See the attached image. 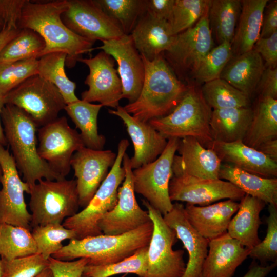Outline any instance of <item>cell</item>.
Listing matches in <instances>:
<instances>
[{"instance_id": "6f0895ef", "label": "cell", "mask_w": 277, "mask_h": 277, "mask_svg": "<svg viewBox=\"0 0 277 277\" xmlns=\"http://www.w3.org/2000/svg\"><path fill=\"white\" fill-rule=\"evenodd\" d=\"M5 95L0 94V144L6 146L7 145V143L5 136L3 128L2 126V121H1V113L2 110L5 105Z\"/></svg>"}, {"instance_id": "4fadbf2b", "label": "cell", "mask_w": 277, "mask_h": 277, "mask_svg": "<svg viewBox=\"0 0 277 277\" xmlns=\"http://www.w3.org/2000/svg\"><path fill=\"white\" fill-rule=\"evenodd\" d=\"M0 224L22 227L30 230L31 215L27 209L24 192L29 186L22 181L8 149L0 144Z\"/></svg>"}, {"instance_id": "7c38bea8", "label": "cell", "mask_w": 277, "mask_h": 277, "mask_svg": "<svg viewBox=\"0 0 277 277\" xmlns=\"http://www.w3.org/2000/svg\"><path fill=\"white\" fill-rule=\"evenodd\" d=\"M125 171L122 186L117 190V202L115 207L98 221V226L104 234L121 235L134 230L151 221L148 211L138 205L133 184L132 169L130 157L125 153L122 161Z\"/></svg>"}, {"instance_id": "f907efd6", "label": "cell", "mask_w": 277, "mask_h": 277, "mask_svg": "<svg viewBox=\"0 0 277 277\" xmlns=\"http://www.w3.org/2000/svg\"><path fill=\"white\" fill-rule=\"evenodd\" d=\"M268 2L263 11L260 38L269 37L277 32V1Z\"/></svg>"}, {"instance_id": "f1b7e54d", "label": "cell", "mask_w": 277, "mask_h": 277, "mask_svg": "<svg viewBox=\"0 0 277 277\" xmlns=\"http://www.w3.org/2000/svg\"><path fill=\"white\" fill-rule=\"evenodd\" d=\"M253 111L249 107L212 110L209 127L213 141L231 143L244 140Z\"/></svg>"}, {"instance_id": "f546056e", "label": "cell", "mask_w": 277, "mask_h": 277, "mask_svg": "<svg viewBox=\"0 0 277 277\" xmlns=\"http://www.w3.org/2000/svg\"><path fill=\"white\" fill-rule=\"evenodd\" d=\"M268 0L241 1V11L231 43L232 56L248 52L259 39Z\"/></svg>"}, {"instance_id": "681fc988", "label": "cell", "mask_w": 277, "mask_h": 277, "mask_svg": "<svg viewBox=\"0 0 277 277\" xmlns=\"http://www.w3.org/2000/svg\"><path fill=\"white\" fill-rule=\"evenodd\" d=\"M264 97L277 98V68H265L256 90Z\"/></svg>"}, {"instance_id": "3957f363", "label": "cell", "mask_w": 277, "mask_h": 277, "mask_svg": "<svg viewBox=\"0 0 277 277\" xmlns=\"http://www.w3.org/2000/svg\"><path fill=\"white\" fill-rule=\"evenodd\" d=\"M1 121L16 167L29 188L43 179L64 180L39 156L36 134L37 127L27 113L14 105L5 104Z\"/></svg>"}, {"instance_id": "9f6ffc18", "label": "cell", "mask_w": 277, "mask_h": 277, "mask_svg": "<svg viewBox=\"0 0 277 277\" xmlns=\"http://www.w3.org/2000/svg\"><path fill=\"white\" fill-rule=\"evenodd\" d=\"M258 150L277 162V139H274L263 144Z\"/></svg>"}, {"instance_id": "7bdbcfd3", "label": "cell", "mask_w": 277, "mask_h": 277, "mask_svg": "<svg viewBox=\"0 0 277 277\" xmlns=\"http://www.w3.org/2000/svg\"><path fill=\"white\" fill-rule=\"evenodd\" d=\"M38 59L0 63V94L5 95L30 76L37 74Z\"/></svg>"}, {"instance_id": "680465c9", "label": "cell", "mask_w": 277, "mask_h": 277, "mask_svg": "<svg viewBox=\"0 0 277 277\" xmlns=\"http://www.w3.org/2000/svg\"><path fill=\"white\" fill-rule=\"evenodd\" d=\"M35 277H53L51 269L48 267Z\"/></svg>"}, {"instance_id": "8d00e7d4", "label": "cell", "mask_w": 277, "mask_h": 277, "mask_svg": "<svg viewBox=\"0 0 277 277\" xmlns=\"http://www.w3.org/2000/svg\"><path fill=\"white\" fill-rule=\"evenodd\" d=\"M201 91L211 109H221L248 107L250 98L221 78L205 83Z\"/></svg>"}, {"instance_id": "60d3db41", "label": "cell", "mask_w": 277, "mask_h": 277, "mask_svg": "<svg viewBox=\"0 0 277 277\" xmlns=\"http://www.w3.org/2000/svg\"><path fill=\"white\" fill-rule=\"evenodd\" d=\"M32 235L35 242L37 253L48 260L63 247L62 242L67 239H76L75 232L62 224H48L33 227Z\"/></svg>"}, {"instance_id": "6125c7cd", "label": "cell", "mask_w": 277, "mask_h": 277, "mask_svg": "<svg viewBox=\"0 0 277 277\" xmlns=\"http://www.w3.org/2000/svg\"><path fill=\"white\" fill-rule=\"evenodd\" d=\"M1 174H2V169H1V165H0V176L1 175Z\"/></svg>"}, {"instance_id": "44dd1931", "label": "cell", "mask_w": 277, "mask_h": 277, "mask_svg": "<svg viewBox=\"0 0 277 277\" xmlns=\"http://www.w3.org/2000/svg\"><path fill=\"white\" fill-rule=\"evenodd\" d=\"M173 164V174L183 173L203 179H220L222 161L214 151L203 146L196 139H180Z\"/></svg>"}, {"instance_id": "5bb4252c", "label": "cell", "mask_w": 277, "mask_h": 277, "mask_svg": "<svg viewBox=\"0 0 277 277\" xmlns=\"http://www.w3.org/2000/svg\"><path fill=\"white\" fill-rule=\"evenodd\" d=\"M61 18L74 33L94 42L116 38L124 34L118 24L94 0H68V8Z\"/></svg>"}, {"instance_id": "83f0119b", "label": "cell", "mask_w": 277, "mask_h": 277, "mask_svg": "<svg viewBox=\"0 0 277 277\" xmlns=\"http://www.w3.org/2000/svg\"><path fill=\"white\" fill-rule=\"evenodd\" d=\"M266 205L263 201L245 194L229 223L228 234L249 249L258 244L261 241L258 231L262 223L260 214Z\"/></svg>"}, {"instance_id": "e0dca14e", "label": "cell", "mask_w": 277, "mask_h": 277, "mask_svg": "<svg viewBox=\"0 0 277 277\" xmlns=\"http://www.w3.org/2000/svg\"><path fill=\"white\" fill-rule=\"evenodd\" d=\"M78 62L86 64L89 70L84 82L88 89L81 93L82 100L116 109L123 98V89L113 57L102 50L93 57H82Z\"/></svg>"}, {"instance_id": "816d5d0a", "label": "cell", "mask_w": 277, "mask_h": 277, "mask_svg": "<svg viewBox=\"0 0 277 277\" xmlns=\"http://www.w3.org/2000/svg\"><path fill=\"white\" fill-rule=\"evenodd\" d=\"M19 10L16 0H0V33L8 24L16 23Z\"/></svg>"}, {"instance_id": "d4e9b609", "label": "cell", "mask_w": 277, "mask_h": 277, "mask_svg": "<svg viewBox=\"0 0 277 277\" xmlns=\"http://www.w3.org/2000/svg\"><path fill=\"white\" fill-rule=\"evenodd\" d=\"M239 206V203L228 199L205 206L187 203L184 210L191 225L200 234L210 241L227 232L229 223Z\"/></svg>"}, {"instance_id": "ba28073f", "label": "cell", "mask_w": 277, "mask_h": 277, "mask_svg": "<svg viewBox=\"0 0 277 277\" xmlns=\"http://www.w3.org/2000/svg\"><path fill=\"white\" fill-rule=\"evenodd\" d=\"M6 104L27 113L37 127L58 118L66 104L57 87L38 74L33 75L5 95Z\"/></svg>"}, {"instance_id": "db71d44e", "label": "cell", "mask_w": 277, "mask_h": 277, "mask_svg": "<svg viewBox=\"0 0 277 277\" xmlns=\"http://www.w3.org/2000/svg\"><path fill=\"white\" fill-rule=\"evenodd\" d=\"M277 266V261L271 264L261 265L253 260L243 277H266Z\"/></svg>"}, {"instance_id": "7402d4cb", "label": "cell", "mask_w": 277, "mask_h": 277, "mask_svg": "<svg viewBox=\"0 0 277 277\" xmlns=\"http://www.w3.org/2000/svg\"><path fill=\"white\" fill-rule=\"evenodd\" d=\"M163 216L166 224L175 231L188 252V260L182 277H199L207 255L209 241L191 225L182 204H173L171 210Z\"/></svg>"}, {"instance_id": "f35d334b", "label": "cell", "mask_w": 277, "mask_h": 277, "mask_svg": "<svg viewBox=\"0 0 277 277\" xmlns=\"http://www.w3.org/2000/svg\"><path fill=\"white\" fill-rule=\"evenodd\" d=\"M148 246L138 249L133 255L120 262L106 265L87 264L83 275L85 277H110L132 273L139 277L145 274L148 266Z\"/></svg>"}, {"instance_id": "836d02e7", "label": "cell", "mask_w": 277, "mask_h": 277, "mask_svg": "<svg viewBox=\"0 0 277 277\" xmlns=\"http://www.w3.org/2000/svg\"><path fill=\"white\" fill-rule=\"evenodd\" d=\"M241 7L239 0H210L209 25L219 44L232 43Z\"/></svg>"}, {"instance_id": "30bf717a", "label": "cell", "mask_w": 277, "mask_h": 277, "mask_svg": "<svg viewBox=\"0 0 277 277\" xmlns=\"http://www.w3.org/2000/svg\"><path fill=\"white\" fill-rule=\"evenodd\" d=\"M153 224V230L148 248V266L143 277H182L186 264L184 251L174 250L177 242L175 231L165 223L163 215L143 200Z\"/></svg>"}, {"instance_id": "277c9868", "label": "cell", "mask_w": 277, "mask_h": 277, "mask_svg": "<svg viewBox=\"0 0 277 277\" xmlns=\"http://www.w3.org/2000/svg\"><path fill=\"white\" fill-rule=\"evenodd\" d=\"M153 230L151 221L127 233L116 235L101 234L71 239L51 256L62 261L88 258V264L106 265L120 262L138 249L148 246Z\"/></svg>"}, {"instance_id": "d6986e66", "label": "cell", "mask_w": 277, "mask_h": 277, "mask_svg": "<svg viewBox=\"0 0 277 277\" xmlns=\"http://www.w3.org/2000/svg\"><path fill=\"white\" fill-rule=\"evenodd\" d=\"M116 154L110 150H96L85 146L73 155L70 165L76 177L79 205L86 207L113 166Z\"/></svg>"}, {"instance_id": "94428289", "label": "cell", "mask_w": 277, "mask_h": 277, "mask_svg": "<svg viewBox=\"0 0 277 277\" xmlns=\"http://www.w3.org/2000/svg\"><path fill=\"white\" fill-rule=\"evenodd\" d=\"M126 275H127V274H123V275L122 276H121V277H125ZM82 277H85V276L82 275Z\"/></svg>"}, {"instance_id": "9c48e42d", "label": "cell", "mask_w": 277, "mask_h": 277, "mask_svg": "<svg viewBox=\"0 0 277 277\" xmlns=\"http://www.w3.org/2000/svg\"><path fill=\"white\" fill-rule=\"evenodd\" d=\"M179 140L168 139L164 151L154 161L132 170L134 192L144 196L163 215L173 207L169 185L173 176L172 164Z\"/></svg>"}, {"instance_id": "cb8c5ba5", "label": "cell", "mask_w": 277, "mask_h": 277, "mask_svg": "<svg viewBox=\"0 0 277 277\" xmlns=\"http://www.w3.org/2000/svg\"><path fill=\"white\" fill-rule=\"evenodd\" d=\"M206 148L214 151L221 161L261 177L276 178L277 162L242 141L231 143L213 141Z\"/></svg>"}, {"instance_id": "ffe728a7", "label": "cell", "mask_w": 277, "mask_h": 277, "mask_svg": "<svg viewBox=\"0 0 277 277\" xmlns=\"http://www.w3.org/2000/svg\"><path fill=\"white\" fill-rule=\"evenodd\" d=\"M108 112L123 121L132 140L134 155L130 162L132 169L154 161L163 152L168 140L148 123L136 120L120 105Z\"/></svg>"}, {"instance_id": "8992f818", "label": "cell", "mask_w": 277, "mask_h": 277, "mask_svg": "<svg viewBox=\"0 0 277 277\" xmlns=\"http://www.w3.org/2000/svg\"><path fill=\"white\" fill-rule=\"evenodd\" d=\"M129 145L127 139L120 141L114 164L90 202L81 211L64 221L63 226L73 230L76 239L103 234L97 223L117 204L118 188L125 176L123 158Z\"/></svg>"}, {"instance_id": "11a10c76", "label": "cell", "mask_w": 277, "mask_h": 277, "mask_svg": "<svg viewBox=\"0 0 277 277\" xmlns=\"http://www.w3.org/2000/svg\"><path fill=\"white\" fill-rule=\"evenodd\" d=\"M20 29L15 25L8 24L0 33V52L11 40L16 36Z\"/></svg>"}, {"instance_id": "ab89813d", "label": "cell", "mask_w": 277, "mask_h": 277, "mask_svg": "<svg viewBox=\"0 0 277 277\" xmlns=\"http://www.w3.org/2000/svg\"><path fill=\"white\" fill-rule=\"evenodd\" d=\"M102 10L116 22L123 33L130 35L145 12V0H94Z\"/></svg>"}, {"instance_id": "e575fe53", "label": "cell", "mask_w": 277, "mask_h": 277, "mask_svg": "<svg viewBox=\"0 0 277 277\" xmlns=\"http://www.w3.org/2000/svg\"><path fill=\"white\" fill-rule=\"evenodd\" d=\"M66 57V53L62 52L44 55L38 58L37 74L57 87L67 105L80 99L75 94V83L71 81L65 72Z\"/></svg>"}, {"instance_id": "7a4b0ae2", "label": "cell", "mask_w": 277, "mask_h": 277, "mask_svg": "<svg viewBox=\"0 0 277 277\" xmlns=\"http://www.w3.org/2000/svg\"><path fill=\"white\" fill-rule=\"evenodd\" d=\"M141 56L145 67L142 90L135 102L123 108L136 120L148 123L170 113L189 86L177 77L163 54L152 61Z\"/></svg>"}, {"instance_id": "91938a15", "label": "cell", "mask_w": 277, "mask_h": 277, "mask_svg": "<svg viewBox=\"0 0 277 277\" xmlns=\"http://www.w3.org/2000/svg\"><path fill=\"white\" fill-rule=\"evenodd\" d=\"M2 261L0 258V277H2Z\"/></svg>"}, {"instance_id": "9a60e30c", "label": "cell", "mask_w": 277, "mask_h": 277, "mask_svg": "<svg viewBox=\"0 0 277 277\" xmlns=\"http://www.w3.org/2000/svg\"><path fill=\"white\" fill-rule=\"evenodd\" d=\"M208 9L195 25L176 34L170 48L163 53L167 63L175 69L193 72L213 48Z\"/></svg>"}, {"instance_id": "b9f144b4", "label": "cell", "mask_w": 277, "mask_h": 277, "mask_svg": "<svg viewBox=\"0 0 277 277\" xmlns=\"http://www.w3.org/2000/svg\"><path fill=\"white\" fill-rule=\"evenodd\" d=\"M210 0H175L168 20L171 31L176 35L195 24L208 9Z\"/></svg>"}, {"instance_id": "484cf974", "label": "cell", "mask_w": 277, "mask_h": 277, "mask_svg": "<svg viewBox=\"0 0 277 277\" xmlns=\"http://www.w3.org/2000/svg\"><path fill=\"white\" fill-rule=\"evenodd\" d=\"M130 35L141 55L149 61L167 51L176 35L172 33L167 21L158 18L146 11Z\"/></svg>"}, {"instance_id": "f5cc1de1", "label": "cell", "mask_w": 277, "mask_h": 277, "mask_svg": "<svg viewBox=\"0 0 277 277\" xmlns=\"http://www.w3.org/2000/svg\"><path fill=\"white\" fill-rule=\"evenodd\" d=\"M175 0H145L146 12L160 19L168 20Z\"/></svg>"}, {"instance_id": "c3c4849f", "label": "cell", "mask_w": 277, "mask_h": 277, "mask_svg": "<svg viewBox=\"0 0 277 277\" xmlns=\"http://www.w3.org/2000/svg\"><path fill=\"white\" fill-rule=\"evenodd\" d=\"M253 49L264 60L265 68H276L277 32L269 37L259 38L255 43Z\"/></svg>"}, {"instance_id": "6da1fadb", "label": "cell", "mask_w": 277, "mask_h": 277, "mask_svg": "<svg viewBox=\"0 0 277 277\" xmlns=\"http://www.w3.org/2000/svg\"><path fill=\"white\" fill-rule=\"evenodd\" d=\"M68 6V0H25L17 26L19 29H32L43 37L46 46L39 58L49 53L64 52L65 65L71 68L83 54L94 50L95 42L78 35L64 24L61 15Z\"/></svg>"}, {"instance_id": "d6a6232c", "label": "cell", "mask_w": 277, "mask_h": 277, "mask_svg": "<svg viewBox=\"0 0 277 277\" xmlns=\"http://www.w3.org/2000/svg\"><path fill=\"white\" fill-rule=\"evenodd\" d=\"M102 105L82 100L66 105L64 110L81 131L85 147L96 150L103 149L105 137L98 132L97 117Z\"/></svg>"}, {"instance_id": "74e56055", "label": "cell", "mask_w": 277, "mask_h": 277, "mask_svg": "<svg viewBox=\"0 0 277 277\" xmlns=\"http://www.w3.org/2000/svg\"><path fill=\"white\" fill-rule=\"evenodd\" d=\"M45 46L44 39L38 33L28 28L20 29L16 36L0 52V63L38 59Z\"/></svg>"}, {"instance_id": "f6af8a7d", "label": "cell", "mask_w": 277, "mask_h": 277, "mask_svg": "<svg viewBox=\"0 0 277 277\" xmlns=\"http://www.w3.org/2000/svg\"><path fill=\"white\" fill-rule=\"evenodd\" d=\"M269 215L266 218L267 231L263 241L250 250L249 256L261 265L277 261V205L268 204Z\"/></svg>"}, {"instance_id": "ee69618b", "label": "cell", "mask_w": 277, "mask_h": 277, "mask_svg": "<svg viewBox=\"0 0 277 277\" xmlns=\"http://www.w3.org/2000/svg\"><path fill=\"white\" fill-rule=\"evenodd\" d=\"M231 44H219L204 57L193 72L196 81L206 83L220 77L224 68L232 57Z\"/></svg>"}, {"instance_id": "4316f807", "label": "cell", "mask_w": 277, "mask_h": 277, "mask_svg": "<svg viewBox=\"0 0 277 277\" xmlns=\"http://www.w3.org/2000/svg\"><path fill=\"white\" fill-rule=\"evenodd\" d=\"M265 68L261 55L252 49L232 56L220 78L226 81L250 98L256 90Z\"/></svg>"}, {"instance_id": "1f68e13d", "label": "cell", "mask_w": 277, "mask_h": 277, "mask_svg": "<svg viewBox=\"0 0 277 277\" xmlns=\"http://www.w3.org/2000/svg\"><path fill=\"white\" fill-rule=\"evenodd\" d=\"M243 142L255 149L277 139V100L260 96Z\"/></svg>"}, {"instance_id": "d590c367", "label": "cell", "mask_w": 277, "mask_h": 277, "mask_svg": "<svg viewBox=\"0 0 277 277\" xmlns=\"http://www.w3.org/2000/svg\"><path fill=\"white\" fill-rule=\"evenodd\" d=\"M37 253L30 230L22 227L0 224V257L11 260Z\"/></svg>"}, {"instance_id": "bcb514c9", "label": "cell", "mask_w": 277, "mask_h": 277, "mask_svg": "<svg viewBox=\"0 0 277 277\" xmlns=\"http://www.w3.org/2000/svg\"><path fill=\"white\" fill-rule=\"evenodd\" d=\"M1 261L2 277H35L49 267L48 260L38 253L11 260Z\"/></svg>"}, {"instance_id": "52a82bcc", "label": "cell", "mask_w": 277, "mask_h": 277, "mask_svg": "<svg viewBox=\"0 0 277 277\" xmlns=\"http://www.w3.org/2000/svg\"><path fill=\"white\" fill-rule=\"evenodd\" d=\"M31 226L61 224L77 213L76 180H41L29 188Z\"/></svg>"}, {"instance_id": "5b68a950", "label": "cell", "mask_w": 277, "mask_h": 277, "mask_svg": "<svg viewBox=\"0 0 277 277\" xmlns=\"http://www.w3.org/2000/svg\"><path fill=\"white\" fill-rule=\"evenodd\" d=\"M211 112L201 89L189 86L170 113L148 123L167 140L192 137L205 147L213 141L209 127Z\"/></svg>"}, {"instance_id": "2e32d148", "label": "cell", "mask_w": 277, "mask_h": 277, "mask_svg": "<svg viewBox=\"0 0 277 277\" xmlns=\"http://www.w3.org/2000/svg\"><path fill=\"white\" fill-rule=\"evenodd\" d=\"M171 202L181 201L205 206L223 199L241 200L245 193L221 179H203L183 173L173 174L169 185Z\"/></svg>"}, {"instance_id": "7dc6e473", "label": "cell", "mask_w": 277, "mask_h": 277, "mask_svg": "<svg viewBox=\"0 0 277 277\" xmlns=\"http://www.w3.org/2000/svg\"><path fill=\"white\" fill-rule=\"evenodd\" d=\"M89 261L88 258L70 261H62L52 256L48 259L49 267L53 277H82Z\"/></svg>"}, {"instance_id": "603a6c76", "label": "cell", "mask_w": 277, "mask_h": 277, "mask_svg": "<svg viewBox=\"0 0 277 277\" xmlns=\"http://www.w3.org/2000/svg\"><path fill=\"white\" fill-rule=\"evenodd\" d=\"M250 250L227 232L210 240L199 277H233Z\"/></svg>"}, {"instance_id": "8fae6325", "label": "cell", "mask_w": 277, "mask_h": 277, "mask_svg": "<svg viewBox=\"0 0 277 277\" xmlns=\"http://www.w3.org/2000/svg\"><path fill=\"white\" fill-rule=\"evenodd\" d=\"M37 134L39 156L65 179L70 172L73 154L85 146L80 134L69 126L65 116L39 127Z\"/></svg>"}, {"instance_id": "ac0fdd59", "label": "cell", "mask_w": 277, "mask_h": 277, "mask_svg": "<svg viewBox=\"0 0 277 277\" xmlns=\"http://www.w3.org/2000/svg\"><path fill=\"white\" fill-rule=\"evenodd\" d=\"M102 42V46L93 49L102 50L117 63V70L122 85V98L127 99L129 103L135 102L143 87L145 67L130 35L124 34Z\"/></svg>"}, {"instance_id": "4dcf8cb0", "label": "cell", "mask_w": 277, "mask_h": 277, "mask_svg": "<svg viewBox=\"0 0 277 277\" xmlns=\"http://www.w3.org/2000/svg\"><path fill=\"white\" fill-rule=\"evenodd\" d=\"M219 178L230 182L245 194L267 205H277L276 178L261 177L228 163L221 165Z\"/></svg>"}]
</instances>
